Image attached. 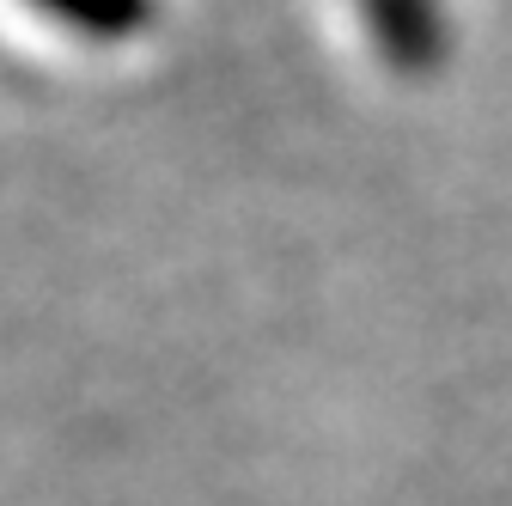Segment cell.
<instances>
[{
    "instance_id": "7a4b0ae2",
    "label": "cell",
    "mask_w": 512,
    "mask_h": 506,
    "mask_svg": "<svg viewBox=\"0 0 512 506\" xmlns=\"http://www.w3.org/2000/svg\"><path fill=\"white\" fill-rule=\"evenodd\" d=\"M31 7L86 43H135L159 19V0H31Z\"/></svg>"
},
{
    "instance_id": "6da1fadb",
    "label": "cell",
    "mask_w": 512,
    "mask_h": 506,
    "mask_svg": "<svg viewBox=\"0 0 512 506\" xmlns=\"http://www.w3.org/2000/svg\"><path fill=\"white\" fill-rule=\"evenodd\" d=\"M372 55L403 80H427L452 55V13L445 0H354Z\"/></svg>"
}]
</instances>
